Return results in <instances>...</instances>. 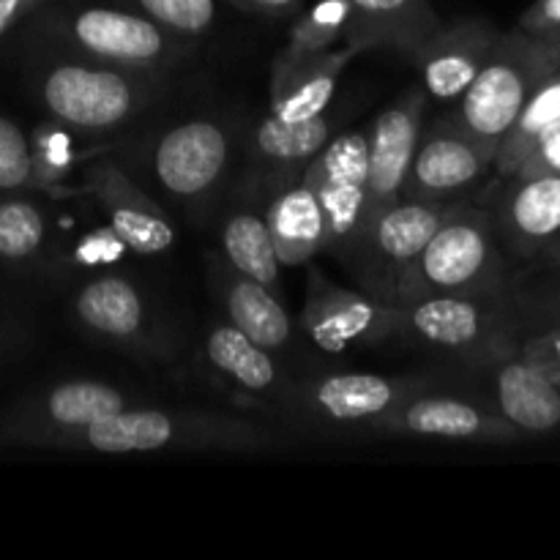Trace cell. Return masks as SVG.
<instances>
[{"label":"cell","mask_w":560,"mask_h":560,"mask_svg":"<svg viewBox=\"0 0 560 560\" xmlns=\"http://www.w3.org/2000/svg\"><path fill=\"white\" fill-rule=\"evenodd\" d=\"M301 173H295L290 184L279 186L262 213L282 266H301L326 249V222H323L320 200L306 186Z\"/></svg>","instance_id":"603a6c76"},{"label":"cell","mask_w":560,"mask_h":560,"mask_svg":"<svg viewBox=\"0 0 560 560\" xmlns=\"http://www.w3.org/2000/svg\"><path fill=\"white\" fill-rule=\"evenodd\" d=\"M345 44L359 49L388 47L410 55L441 27L430 0H348Z\"/></svg>","instance_id":"7402d4cb"},{"label":"cell","mask_w":560,"mask_h":560,"mask_svg":"<svg viewBox=\"0 0 560 560\" xmlns=\"http://www.w3.org/2000/svg\"><path fill=\"white\" fill-rule=\"evenodd\" d=\"M230 153L233 142L222 124L208 118L184 120L164 131L153 148V175L167 195L197 200L228 173Z\"/></svg>","instance_id":"4fadbf2b"},{"label":"cell","mask_w":560,"mask_h":560,"mask_svg":"<svg viewBox=\"0 0 560 560\" xmlns=\"http://www.w3.org/2000/svg\"><path fill=\"white\" fill-rule=\"evenodd\" d=\"M350 3L348 0H320L312 11L299 16L290 33V44L282 49L288 55H315L328 52L334 44L345 42L348 31Z\"/></svg>","instance_id":"f546056e"},{"label":"cell","mask_w":560,"mask_h":560,"mask_svg":"<svg viewBox=\"0 0 560 560\" xmlns=\"http://www.w3.org/2000/svg\"><path fill=\"white\" fill-rule=\"evenodd\" d=\"M501 33L485 20H465L457 25L438 27L413 55L424 85V96L443 104H457L470 82L490 58Z\"/></svg>","instance_id":"2e32d148"},{"label":"cell","mask_w":560,"mask_h":560,"mask_svg":"<svg viewBox=\"0 0 560 560\" xmlns=\"http://www.w3.org/2000/svg\"><path fill=\"white\" fill-rule=\"evenodd\" d=\"M44 3H47V0H0V36H3L9 27H14L22 16L33 14V11Z\"/></svg>","instance_id":"d590c367"},{"label":"cell","mask_w":560,"mask_h":560,"mask_svg":"<svg viewBox=\"0 0 560 560\" xmlns=\"http://www.w3.org/2000/svg\"><path fill=\"white\" fill-rule=\"evenodd\" d=\"M560 66V44L525 31L501 33L476 80L454 107L452 124L495 153L536 88Z\"/></svg>","instance_id":"6da1fadb"},{"label":"cell","mask_w":560,"mask_h":560,"mask_svg":"<svg viewBox=\"0 0 560 560\" xmlns=\"http://www.w3.org/2000/svg\"><path fill=\"white\" fill-rule=\"evenodd\" d=\"M222 249L230 268L255 282L266 284L268 290L279 293L282 284V262L273 249L271 233H268L266 217L257 211L230 213L222 228Z\"/></svg>","instance_id":"83f0119b"},{"label":"cell","mask_w":560,"mask_h":560,"mask_svg":"<svg viewBox=\"0 0 560 560\" xmlns=\"http://www.w3.org/2000/svg\"><path fill=\"white\" fill-rule=\"evenodd\" d=\"M42 104L55 120L80 131H109L142 104L129 69L107 63H55L42 77Z\"/></svg>","instance_id":"8992f818"},{"label":"cell","mask_w":560,"mask_h":560,"mask_svg":"<svg viewBox=\"0 0 560 560\" xmlns=\"http://www.w3.org/2000/svg\"><path fill=\"white\" fill-rule=\"evenodd\" d=\"M536 304H539L541 315L545 317H560V288L552 290V293L541 295V299H536Z\"/></svg>","instance_id":"74e56055"},{"label":"cell","mask_w":560,"mask_h":560,"mask_svg":"<svg viewBox=\"0 0 560 560\" xmlns=\"http://www.w3.org/2000/svg\"><path fill=\"white\" fill-rule=\"evenodd\" d=\"M36 184H42V175L31 140L14 120L0 115V191L11 195Z\"/></svg>","instance_id":"4dcf8cb0"},{"label":"cell","mask_w":560,"mask_h":560,"mask_svg":"<svg viewBox=\"0 0 560 560\" xmlns=\"http://www.w3.org/2000/svg\"><path fill=\"white\" fill-rule=\"evenodd\" d=\"M525 175H560V129L552 131L523 164L512 178H525Z\"/></svg>","instance_id":"e575fe53"},{"label":"cell","mask_w":560,"mask_h":560,"mask_svg":"<svg viewBox=\"0 0 560 560\" xmlns=\"http://www.w3.org/2000/svg\"><path fill=\"white\" fill-rule=\"evenodd\" d=\"M495 410L523 435H558L560 388L517 350L490 361Z\"/></svg>","instance_id":"ffe728a7"},{"label":"cell","mask_w":560,"mask_h":560,"mask_svg":"<svg viewBox=\"0 0 560 560\" xmlns=\"http://www.w3.org/2000/svg\"><path fill=\"white\" fill-rule=\"evenodd\" d=\"M131 408L129 394L102 381H66L16 405L5 435L20 443L55 446L120 410Z\"/></svg>","instance_id":"30bf717a"},{"label":"cell","mask_w":560,"mask_h":560,"mask_svg":"<svg viewBox=\"0 0 560 560\" xmlns=\"http://www.w3.org/2000/svg\"><path fill=\"white\" fill-rule=\"evenodd\" d=\"M454 206L457 202L402 197L366 224L345 260L353 266L372 299L397 306L399 282Z\"/></svg>","instance_id":"277c9868"},{"label":"cell","mask_w":560,"mask_h":560,"mask_svg":"<svg viewBox=\"0 0 560 560\" xmlns=\"http://www.w3.org/2000/svg\"><path fill=\"white\" fill-rule=\"evenodd\" d=\"M301 178L317 195L326 222V249L348 257L366 224L370 164H366V131L331 137L312 156Z\"/></svg>","instance_id":"52a82bcc"},{"label":"cell","mask_w":560,"mask_h":560,"mask_svg":"<svg viewBox=\"0 0 560 560\" xmlns=\"http://www.w3.org/2000/svg\"><path fill=\"white\" fill-rule=\"evenodd\" d=\"M74 315L93 337L113 345H151V315L145 299L126 277H104L82 284L74 295Z\"/></svg>","instance_id":"44dd1931"},{"label":"cell","mask_w":560,"mask_h":560,"mask_svg":"<svg viewBox=\"0 0 560 560\" xmlns=\"http://www.w3.org/2000/svg\"><path fill=\"white\" fill-rule=\"evenodd\" d=\"M545 320L547 326L528 331L514 342H517V353L539 366L560 388V317H545Z\"/></svg>","instance_id":"d6a6232c"},{"label":"cell","mask_w":560,"mask_h":560,"mask_svg":"<svg viewBox=\"0 0 560 560\" xmlns=\"http://www.w3.org/2000/svg\"><path fill=\"white\" fill-rule=\"evenodd\" d=\"M397 312L399 334L432 350L487 364L517 350L509 323L490 306V295H424Z\"/></svg>","instance_id":"5b68a950"},{"label":"cell","mask_w":560,"mask_h":560,"mask_svg":"<svg viewBox=\"0 0 560 560\" xmlns=\"http://www.w3.org/2000/svg\"><path fill=\"white\" fill-rule=\"evenodd\" d=\"M495 153L465 135L452 120L421 129L410 162L405 195L410 200H452L479 184L492 170Z\"/></svg>","instance_id":"9a60e30c"},{"label":"cell","mask_w":560,"mask_h":560,"mask_svg":"<svg viewBox=\"0 0 560 560\" xmlns=\"http://www.w3.org/2000/svg\"><path fill=\"white\" fill-rule=\"evenodd\" d=\"M301 328L326 353H345L399 334V312L372 295L339 288L317 268H310Z\"/></svg>","instance_id":"8fae6325"},{"label":"cell","mask_w":560,"mask_h":560,"mask_svg":"<svg viewBox=\"0 0 560 560\" xmlns=\"http://www.w3.org/2000/svg\"><path fill=\"white\" fill-rule=\"evenodd\" d=\"M273 438L260 424L211 413L126 408L77 435L60 448L93 454H156L197 452V448H262Z\"/></svg>","instance_id":"7a4b0ae2"},{"label":"cell","mask_w":560,"mask_h":560,"mask_svg":"<svg viewBox=\"0 0 560 560\" xmlns=\"http://www.w3.org/2000/svg\"><path fill=\"white\" fill-rule=\"evenodd\" d=\"M235 3H241L244 9H249V11H262V14L282 16V14H288V11L293 9L299 0H235Z\"/></svg>","instance_id":"8d00e7d4"},{"label":"cell","mask_w":560,"mask_h":560,"mask_svg":"<svg viewBox=\"0 0 560 560\" xmlns=\"http://www.w3.org/2000/svg\"><path fill=\"white\" fill-rule=\"evenodd\" d=\"M560 129V66L541 82L517 115L514 126L495 151V162L492 170L501 175L503 180L512 178L520 170V164L552 135Z\"/></svg>","instance_id":"484cf974"},{"label":"cell","mask_w":560,"mask_h":560,"mask_svg":"<svg viewBox=\"0 0 560 560\" xmlns=\"http://www.w3.org/2000/svg\"><path fill=\"white\" fill-rule=\"evenodd\" d=\"M366 430L375 435L476 443H514L525 438L498 410H487L468 399L448 397V394H430L427 388L399 402L388 413L377 416Z\"/></svg>","instance_id":"7c38bea8"},{"label":"cell","mask_w":560,"mask_h":560,"mask_svg":"<svg viewBox=\"0 0 560 560\" xmlns=\"http://www.w3.org/2000/svg\"><path fill=\"white\" fill-rule=\"evenodd\" d=\"M91 189L107 213L109 230L126 249L153 257L175 244V230L162 208L118 164H98L91 173Z\"/></svg>","instance_id":"e0dca14e"},{"label":"cell","mask_w":560,"mask_h":560,"mask_svg":"<svg viewBox=\"0 0 560 560\" xmlns=\"http://www.w3.org/2000/svg\"><path fill=\"white\" fill-rule=\"evenodd\" d=\"M424 91L405 93L399 102L383 109L366 131V164H370L366 224L377 213L402 200L410 162H413L416 145H419L421 129H424Z\"/></svg>","instance_id":"5bb4252c"},{"label":"cell","mask_w":560,"mask_h":560,"mask_svg":"<svg viewBox=\"0 0 560 560\" xmlns=\"http://www.w3.org/2000/svg\"><path fill=\"white\" fill-rule=\"evenodd\" d=\"M140 14L151 16L162 27L178 36H200L213 25V0H135Z\"/></svg>","instance_id":"1f68e13d"},{"label":"cell","mask_w":560,"mask_h":560,"mask_svg":"<svg viewBox=\"0 0 560 560\" xmlns=\"http://www.w3.org/2000/svg\"><path fill=\"white\" fill-rule=\"evenodd\" d=\"M424 388V377L339 372V375H320L315 381L290 383L284 405H290L312 424L366 430L377 416L388 413Z\"/></svg>","instance_id":"ba28073f"},{"label":"cell","mask_w":560,"mask_h":560,"mask_svg":"<svg viewBox=\"0 0 560 560\" xmlns=\"http://www.w3.org/2000/svg\"><path fill=\"white\" fill-rule=\"evenodd\" d=\"M47 213L31 200H0V260L25 266L36 260L47 241Z\"/></svg>","instance_id":"f1b7e54d"},{"label":"cell","mask_w":560,"mask_h":560,"mask_svg":"<svg viewBox=\"0 0 560 560\" xmlns=\"http://www.w3.org/2000/svg\"><path fill=\"white\" fill-rule=\"evenodd\" d=\"M536 260H541V262H545V266L558 268V271H560V235H558L556 241H552V244H547L545 249H541V255L536 257Z\"/></svg>","instance_id":"f35d334b"},{"label":"cell","mask_w":560,"mask_h":560,"mask_svg":"<svg viewBox=\"0 0 560 560\" xmlns=\"http://www.w3.org/2000/svg\"><path fill=\"white\" fill-rule=\"evenodd\" d=\"M208 364L241 392L260 399H284L290 383L271 350L246 337L233 323H219L206 337Z\"/></svg>","instance_id":"cb8c5ba5"},{"label":"cell","mask_w":560,"mask_h":560,"mask_svg":"<svg viewBox=\"0 0 560 560\" xmlns=\"http://www.w3.org/2000/svg\"><path fill=\"white\" fill-rule=\"evenodd\" d=\"M222 301L230 323L266 350L279 353L293 345V320L266 284L233 271L222 284Z\"/></svg>","instance_id":"d4e9b609"},{"label":"cell","mask_w":560,"mask_h":560,"mask_svg":"<svg viewBox=\"0 0 560 560\" xmlns=\"http://www.w3.org/2000/svg\"><path fill=\"white\" fill-rule=\"evenodd\" d=\"M355 52L353 44L342 49H328L315 55H288L279 52L271 77V109L277 120H310L326 115L337 91L339 74L350 63Z\"/></svg>","instance_id":"d6986e66"},{"label":"cell","mask_w":560,"mask_h":560,"mask_svg":"<svg viewBox=\"0 0 560 560\" xmlns=\"http://www.w3.org/2000/svg\"><path fill=\"white\" fill-rule=\"evenodd\" d=\"M503 282V257L492 217L454 206L397 288V306L424 295H492Z\"/></svg>","instance_id":"3957f363"},{"label":"cell","mask_w":560,"mask_h":560,"mask_svg":"<svg viewBox=\"0 0 560 560\" xmlns=\"http://www.w3.org/2000/svg\"><path fill=\"white\" fill-rule=\"evenodd\" d=\"M520 31L560 44V0H536L520 20Z\"/></svg>","instance_id":"836d02e7"},{"label":"cell","mask_w":560,"mask_h":560,"mask_svg":"<svg viewBox=\"0 0 560 560\" xmlns=\"http://www.w3.org/2000/svg\"><path fill=\"white\" fill-rule=\"evenodd\" d=\"M328 140H331V120L326 115L293 120V124L266 115L252 131V151L271 167L284 170V173H301Z\"/></svg>","instance_id":"4316f807"},{"label":"cell","mask_w":560,"mask_h":560,"mask_svg":"<svg viewBox=\"0 0 560 560\" xmlns=\"http://www.w3.org/2000/svg\"><path fill=\"white\" fill-rule=\"evenodd\" d=\"M63 42L93 63L118 69H156L175 58L167 27L129 9L88 5L63 20Z\"/></svg>","instance_id":"9c48e42d"},{"label":"cell","mask_w":560,"mask_h":560,"mask_svg":"<svg viewBox=\"0 0 560 560\" xmlns=\"http://www.w3.org/2000/svg\"><path fill=\"white\" fill-rule=\"evenodd\" d=\"M506 184L490 213L498 241L520 257H539L560 235V175H525Z\"/></svg>","instance_id":"ac0fdd59"}]
</instances>
